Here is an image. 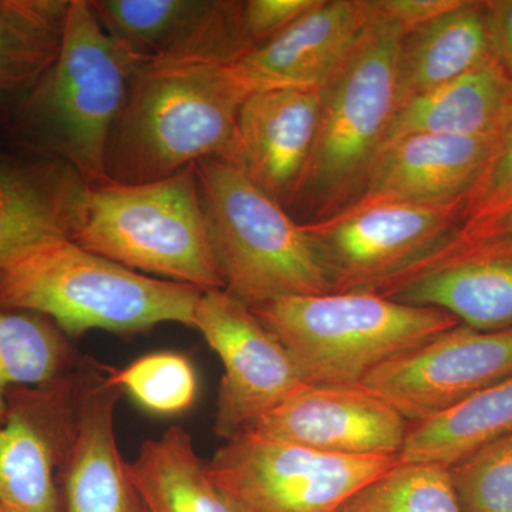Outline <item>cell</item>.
<instances>
[{
    "mask_svg": "<svg viewBox=\"0 0 512 512\" xmlns=\"http://www.w3.org/2000/svg\"><path fill=\"white\" fill-rule=\"evenodd\" d=\"M103 28L137 55L157 57L177 49L205 22L207 0H92Z\"/></svg>",
    "mask_w": 512,
    "mask_h": 512,
    "instance_id": "d4e9b609",
    "label": "cell"
},
{
    "mask_svg": "<svg viewBox=\"0 0 512 512\" xmlns=\"http://www.w3.org/2000/svg\"><path fill=\"white\" fill-rule=\"evenodd\" d=\"M202 291L195 286L138 274L57 239L0 266V309L55 320L64 333L90 330L143 332L161 323L194 328Z\"/></svg>",
    "mask_w": 512,
    "mask_h": 512,
    "instance_id": "3957f363",
    "label": "cell"
},
{
    "mask_svg": "<svg viewBox=\"0 0 512 512\" xmlns=\"http://www.w3.org/2000/svg\"><path fill=\"white\" fill-rule=\"evenodd\" d=\"M202 211L225 291L249 308L333 292L305 225L225 158L195 164Z\"/></svg>",
    "mask_w": 512,
    "mask_h": 512,
    "instance_id": "5b68a950",
    "label": "cell"
},
{
    "mask_svg": "<svg viewBox=\"0 0 512 512\" xmlns=\"http://www.w3.org/2000/svg\"><path fill=\"white\" fill-rule=\"evenodd\" d=\"M448 245L464 248L512 249V201L483 220L458 229Z\"/></svg>",
    "mask_w": 512,
    "mask_h": 512,
    "instance_id": "d6a6232c",
    "label": "cell"
},
{
    "mask_svg": "<svg viewBox=\"0 0 512 512\" xmlns=\"http://www.w3.org/2000/svg\"><path fill=\"white\" fill-rule=\"evenodd\" d=\"M396 456H339L245 430L208 463L212 478L239 512H339Z\"/></svg>",
    "mask_w": 512,
    "mask_h": 512,
    "instance_id": "ba28073f",
    "label": "cell"
},
{
    "mask_svg": "<svg viewBox=\"0 0 512 512\" xmlns=\"http://www.w3.org/2000/svg\"><path fill=\"white\" fill-rule=\"evenodd\" d=\"M461 214L463 202L359 200L303 225L328 268L333 292L373 291L447 245L461 228Z\"/></svg>",
    "mask_w": 512,
    "mask_h": 512,
    "instance_id": "9c48e42d",
    "label": "cell"
},
{
    "mask_svg": "<svg viewBox=\"0 0 512 512\" xmlns=\"http://www.w3.org/2000/svg\"><path fill=\"white\" fill-rule=\"evenodd\" d=\"M441 309L476 330L512 328V249L444 245L373 291Z\"/></svg>",
    "mask_w": 512,
    "mask_h": 512,
    "instance_id": "5bb4252c",
    "label": "cell"
},
{
    "mask_svg": "<svg viewBox=\"0 0 512 512\" xmlns=\"http://www.w3.org/2000/svg\"><path fill=\"white\" fill-rule=\"evenodd\" d=\"M404 32L375 20L320 87L318 131L299 201L318 220L362 197L399 110Z\"/></svg>",
    "mask_w": 512,
    "mask_h": 512,
    "instance_id": "8992f818",
    "label": "cell"
},
{
    "mask_svg": "<svg viewBox=\"0 0 512 512\" xmlns=\"http://www.w3.org/2000/svg\"><path fill=\"white\" fill-rule=\"evenodd\" d=\"M319 89L249 94L238 114L231 156L244 173L282 205L299 201L318 131Z\"/></svg>",
    "mask_w": 512,
    "mask_h": 512,
    "instance_id": "9a60e30c",
    "label": "cell"
},
{
    "mask_svg": "<svg viewBox=\"0 0 512 512\" xmlns=\"http://www.w3.org/2000/svg\"><path fill=\"white\" fill-rule=\"evenodd\" d=\"M494 57L487 3L461 0L457 8L403 36L400 106L473 72Z\"/></svg>",
    "mask_w": 512,
    "mask_h": 512,
    "instance_id": "44dd1931",
    "label": "cell"
},
{
    "mask_svg": "<svg viewBox=\"0 0 512 512\" xmlns=\"http://www.w3.org/2000/svg\"><path fill=\"white\" fill-rule=\"evenodd\" d=\"M251 430L339 456L399 457L410 423L363 386L303 383Z\"/></svg>",
    "mask_w": 512,
    "mask_h": 512,
    "instance_id": "4fadbf2b",
    "label": "cell"
},
{
    "mask_svg": "<svg viewBox=\"0 0 512 512\" xmlns=\"http://www.w3.org/2000/svg\"><path fill=\"white\" fill-rule=\"evenodd\" d=\"M89 185L60 158L0 150V266L57 239H72Z\"/></svg>",
    "mask_w": 512,
    "mask_h": 512,
    "instance_id": "ac0fdd59",
    "label": "cell"
},
{
    "mask_svg": "<svg viewBox=\"0 0 512 512\" xmlns=\"http://www.w3.org/2000/svg\"><path fill=\"white\" fill-rule=\"evenodd\" d=\"M512 201V111L498 130L493 151L464 200L461 227L483 220Z\"/></svg>",
    "mask_w": 512,
    "mask_h": 512,
    "instance_id": "f546056e",
    "label": "cell"
},
{
    "mask_svg": "<svg viewBox=\"0 0 512 512\" xmlns=\"http://www.w3.org/2000/svg\"><path fill=\"white\" fill-rule=\"evenodd\" d=\"M121 394L107 366L90 359L76 366L72 421L57 468L63 512H150L117 446Z\"/></svg>",
    "mask_w": 512,
    "mask_h": 512,
    "instance_id": "7c38bea8",
    "label": "cell"
},
{
    "mask_svg": "<svg viewBox=\"0 0 512 512\" xmlns=\"http://www.w3.org/2000/svg\"><path fill=\"white\" fill-rule=\"evenodd\" d=\"M74 372L46 384L30 402L9 407L0 424V508L63 512L57 483L72 421Z\"/></svg>",
    "mask_w": 512,
    "mask_h": 512,
    "instance_id": "e0dca14e",
    "label": "cell"
},
{
    "mask_svg": "<svg viewBox=\"0 0 512 512\" xmlns=\"http://www.w3.org/2000/svg\"><path fill=\"white\" fill-rule=\"evenodd\" d=\"M511 111L512 80L494 57L473 72L403 103L384 146L410 134L493 136Z\"/></svg>",
    "mask_w": 512,
    "mask_h": 512,
    "instance_id": "ffe728a7",
    "label": "cell"
},
{
    "mask_svg": "<svg viewBox=\"0 0 512 512\" xmlns=\"http://www.w3.org/2000/svg\"><path fill=\"white\" fill-rule=\"evenodd\" d=\"M128 473L150 512H239L212 478L184 427L144 441Z\"/></svg>",
    "mask_w": 512,
    "mask_h": 512,
    "instance_id": "7402d4cb",
    "label": "cell"
},
{
    "mask_svg": "<svg viewBox=\"0 0 512 512\" xmlns=\"http://www.w3.org/2000/svg\"><path fill=\"white\" fill-rule=\"evenodd\" d=\"M73 241L138 274L225 289L195 165L151 183L89 185Z\"/></svg>",
    "mask_w": 512,
    "mask_h": 512,
    "instance_id": "52a82bcc",
    "label": "cell"
},
{
    "mask_svg": "<svg viewBox=\"0 0 512 512\" xmlns=\"http://www.w3.org/2000/svg\"><path fill=\"white\" fill-rule=\"evenodd\" d=\"M70 0H0V101L28 94L56 62Z\"/></svg>",
    "mask_w": 512,
    "mask_h": 512,
    "instance_id": "603a6c76",
    "label": "cell"
},
{
    "mask_svg": "<svg viewBox=\"0 0 512 512\" xmlns=\"http://www.w3.org/2000/svg\"><path fill=\"white\" fill-rule=\"evenodd\" d=\"M512 377V328L466 325L372 370L360 386L377 394L413 424L448 412Z\"/></svg>",
    "mask_w": 512,
    "mask_h": 512,
    "instance_id": "30bf717a",
    "label": "cell"
},
{
    "mask_svg": "<svg viewBox=\"0 0 512 512\" xmlns=\"http://www.w3.org/2000/svg\"><path fill=\"white\" fill-rule=\"evenodd\" d=\"M107 370L121 392L158 416L183 413L197 399V373L190 359L181 353H150L124 369Z\"/></svg>",
    "mask_w": 512,
    "mask_h": 512,
    "instance_id": "83f0119b",
    "label": "cell"
},
{
    "mask_svg": "<svg viewBox=\"0 0 512 512\" xmlns=\"http://www.w3.org/2000/svg\"><path fill=\"white\" fill-rule=\"evenodd\" d=\"M461 0H369L373 19L392 23L404 35L457 8Z\"/></svg>",
    "mask_w": 512,
    "mask_h": 512,
    "instance_id": "1f68e13d",
    "label": "cell"
},
{
    "mask_svg": "<svg viewBox=\"0 0 512 512\" xmlns=\"http://www.w3.org/2000/svg\"><path fill=\"white\" fill-rule=\"evenodd\" d=\"M232 62L178 49L144 59L107 148L111 181H160L207 158H228L249 94Z\"/></svg>",
    "mask_w": 512,
    "mask_h": 512,
    "instance_id": "6da1fadb",
    "label": "cell"
},
{
    "mask_svg": "<svg viewBox=\"0 0 512 512\" xmlns=\"http://www.w3.org/2000/svg\"><path fill=\"white\" fill-rule=\"evenodd\" d=\"M512 433V377L448 412L410 426L400 461L453 466L476 448Z\"/></svg>",
    "mask_w": 512,
    "mask_h": 512,
    "instance_id": "cb8c5ba5",
    "label": "cell"
},
{
    "mask_svg": "<svg viewBox=\"0 0 512 512\" xmlns=\"http://www.w3.org/2000/svg\"><path fill=\"white\" fill-rule=\"evenodd\" d=\"M144 59L103 28L92 3L70 0L59 56L18 101L16 134L30 153L72 165L87 185L109 183L111 131Z\"/></svg>",
    "mask_w": 512,
    "mask_h": 512,
    "instance_id": "7a4b0ae2",
    "label": "cell"
},
{
    "mask_svg": "<svg viewBox=\"0 0 512 512\" xmlns=\"http://www.w3.org/2000/svg\"><path fill=\"white\" fill-rule=\"evenodd\" d=\"M373 22L369 0H320L301 19L231 63L248 94L319 89Z\"/></svg>",
    "mask_w": 512,
    "mask_h": 512,
    "instance_id": "2e32d148",
    "label": "cell"
},
{
    "mask_svg": "<svg viewBox=\"0 0 512 512\" xmlns=\"http://www.w3.org/2000/svg\"><path fill=\"white\" fill-rule=\"evenodd\" d=\"M320 0H248L241 2V20L245 36L252 45L261 46L281 35L296 20L318 6Z\"/></svg>",
    "mask_w": 512,
    "mask_h": 512,
    "instance_id": "4dcf8cb0",
    "label": "cell"
},
{
    "mask_svg": "<svg viewBox=\"0 0 512 512\" xmlns=\"http://www.w3.org/2000/svg\"><path fill=\"white\" fill-rule=\"evenodd\" d=\"M495 137L410 134L397 138L377 156L360 200L464 205L493 151Z\"/></svg>",
    "mask_w": 512,
    "mask_h": 512,
    "instance_id": "d6986e66",
    "label": "cell"
},
{
    "mask_svg": "<svg viewBox=\"0 0 512 512\" xmlns=\"http://www.w3.org/2000/svg\"><path fill=\"white\" fill-rule=\"evenodd\" d=\"M0 512H10L8 510H3V508H0Z\"/></svg>",
    "mask_w": 512,
    "mask_h": 512,
    "instance_id": "e575fe53",
    "label": "cell"
},
{
    "mask_svg": "<svg viewBox=\"0 0 512 512\" xmlns=\"http://www.w3.org/2000/svg\"><path fill=\"white\" fill-rule=\"evenodd\" d=\"M485 3L495 59L512 80V0H488Z\"/></svg>",
    "mask_w": 512,
    "mask_h": 512,
    "instance_id": "836d02e7",
    "label": "cell"
},
{
    "mask_svg": "<svg viewBox=\"0 0 512 512\" xmlns=\"http://www.w3.org/2000/svg\"><path fill=\"white\" fill-rule=\"evenodd\" d=\"M291 355L303 383L360 386L372 370L460 325L429 306L369 291L291 296L251 308Z\"/></svg>",
    "mask_w": 512,
    "mask_h": 512,
    "instance_id": "277c9868",
    "label": "cell"
},
{
    "mask_svg": "<svg viewBox=\"0 0 512 512\" xmlns=\"http://www.w3.org/2000/svg\"><path fill=\"white\" fill-rule=\"evenodd\" d=\"M194 329L200 330L224 366L214 424L221 439L254 429L303 384L284 345L248 305L225 289L202 293Z\"/></svg>",
    "mask_w": 512,
    "mask_h": 512,
    "instance_id": "8fae6325",
    "label": "cell"
},
{
    "mask_svg": "<svg viewBox=\"0 0 512 512\" xmlns=\"http://www.w3.org/2000/svg\"><path fill=\"white\" fill-rule=\"evenodd\" d=\"M72 360L62 332L35 313L0 309V424L13 386H46L67 375Z\"/></svg>",
    "mask_w": 512,
    "mask_h": 512,
    "instance_id": "484cf974",
    "label": "cell"
},
{
    "mask_svg": "<svg viewBox=\"0 0 512 512\" xmlns=\"http://www.w3.org/2000/svg\"><path fill=\"white\" fill-rule=\"evenodd\" d=\"M463 512H512V433L450 466Z\"/></svg>",
    "mask_w": 512,
    "mask_h": 512,
    "instance_id": "f1b7e54d",
    "label": "cell"
},
{
    "mask_svg": "<svg viewBox=\"0 0 512 512\" xmlns=\"http://www.w3.org/2000/svg\"><path fill=\"white\" fill-rule=\"evenodd\" d=\"M339 512H463L450 467L397 461L343 504Z\"/></svg>",
    "mask_w": 512,
    "mask_h": 512,
    "instance_id": "4316f807",
    "label": "cell"
}]
</instances>
